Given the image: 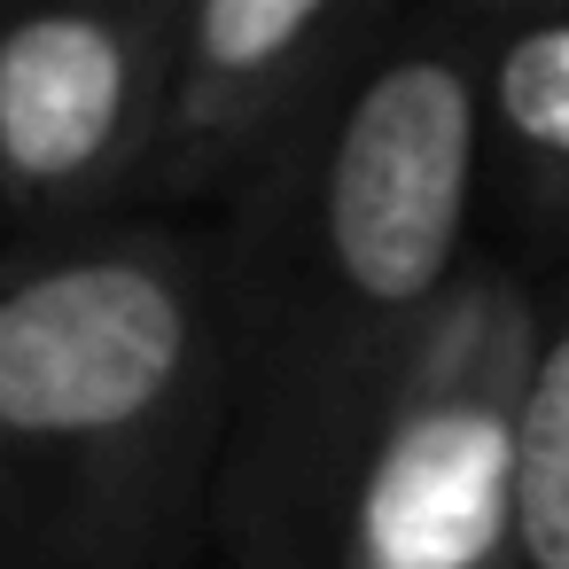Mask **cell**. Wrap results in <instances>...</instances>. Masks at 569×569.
Wrapping results in <instances>:
<instances>
[{
    "mask_svg": "<svg viewBox=\"0 0 569 569\" xmlns=\"http://www.w3.org/2000/svg\"><path fill=\"white\" fill-rule=\"evenodd\" d=\"M538 359V320L515 289H468L367 476L351 515V569H515V413Z\"/></svg>",
    "mask_w": 569,
    "mask_h": 569,
    "instance_id": "6da1fadb",
    "label": "cell"
},
{
    "mask_svg": "<svg viewBox=\"0 0 569 569\" xmlns=\"http://www.w3.org/2000/svg\"><path fill=\"white\" fill-rule=\"evenodd\" d=\"M476 133L483 102L452 56H398L359 87L328 149V258L359 305H437L468 234Z\"/></svg>",
    "mask_w": 569,
    "mask_h": 569,
    "instance_id": "7a4b0ae2",
    "label": "cell"
},
{
    "mask_svg": "<svg viewBox=\"0 0 569 569\" xmlns=\"http://www.w3.org/2000/svg\"><path fill=\"white\" fill-rule=\"evenodd\" d=\"M180 367L188 297L141 258L48 266L0 297V437H118L172 398Z\"/></svg>",
    "mask_w": 569,
    "mask_h": 569,
    "instance_id": "3957f363",
    "label": "cell"
},
{
    "mask_svg": "<svg viewBox=\"0 0 569 569\" xmlns=\"http://www.w3.org/2000/svg\"><path fill=\"white\" fill-rule=\"evenodd\" d=\"M133 102V56L110 17H24L0 32V164L24 188L87 180Z\"/></svg>",
    "mask_w": 569,
    "mask_h": 569,
    "instance_id": "277c9868",
    "label": "cell"
},
{
    "mask_svg": "<svg viewBox=\"0 0 569 569\" xmlns=\"http://www.w3.org/2000/svg\"><path fill=\"white\" fill-rule=\"evenodd\" d=\"M515 569H569V312L538 328L515 413Z\"/></svg>",
    "mask_w": 569,
    "mask_h": 569,
    "instance_id": "5b68a950",
    "label": "cell"
},
{
    "mask_svg": "<svg viewBox=\"0 0 569 569\" xmlns=\"http://www.w3.org/2000/svg\"><path fill=\"white\" fill-rule=\"evenodd\" d=\"M491 118L530 164L569 180V17L522 24L491 56Z\"/></svg>",
    "mask_w": 569,
    "mask_h": 569,
    "instance_id": "8992f818",
    "label": "cell"
},
{
    "mask_svg": "<svg viewBox=\"0 0 569 569\" xmlns=\"http://www.w3.org/2000/svg\"><path fill=\"white\" fill-rule=\"evenodd\" d=\"M320 24H328L320 0H211L196 17V56L219 79H250V71H273L289 48H305Z\"/></svg>",
    "mask_w": 569,
    "mask_h": 569,
    "instance_id": "52a82bcc",
    "label": "cell"
}]
</instances>
